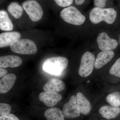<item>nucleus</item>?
<instances>
[{
  "instance_id": "nucleus-1",
  "label": "nucleus",
  "mask_w": 120,
  "mask_h": 120,
  "mask_svg": "<svg viewBox=\"0 0 120 120\" xmlns=\"http://www.w3.org/2000/svg\"><path fill=\"white\" fill-rule=\"evenodd\" d=\"M68 60L64 57H53L47 58L43 62L42 70L51 75H60L68 66Z\"/></svg>"
},
{
  "instance_id": "nucleus-2",
  "label": "nucleus",
  "mask_w": 120,
  "mask_h": 120,
  "mask_svg": "<svg viewBox=\"0 0 120 120\" xmlns=\"http://www.w3.org/2000/svg\"><path fill=\"white\" fill-rule=\"evenodd\" d=\"M116 17V12L111 8H103L95 7L91 10L90 15L91 22L95 24L102 21L111 24L115 21Z\"/></svg>"
},
{
  "instance_id": "nucleus-3",
  "label": "nucleus",
  "mask_w": 120,
  "mask_h": 120,
  "mask_svg": "<svg viewBox=\"0 0 120 120\" xmlns=\"http://www.w3.org/2000/svg\"><path fill=\"white\" fill-rule=\"evenodd\" d=\"M10 48L15 53L24 55H32L38 51L34 42L28 39H19L15 41L11 45Z\"/></svg>"
},
{
  "instance_id": "nucleus-4",
  "label": "nucleus",
  "mask_w": 120,
  "mask_h": 120,
  "mask_svg": "<svg viewBox=\"0 0 120 120\" xmlns=\"http://www.w3.org/2000/svg\"><path fill=\"white\" fill-rule=\"evenodd\" d=\"M60 16L67 22L75 26H80L86 20V17L75 7L65 8L60 12Z\"/></svg>"
},
{
  "instance_id": "nucleus-5",
  "label": "nucleus",
  "mask_w": 120,
  "mask_h": 120,
  "mask_svg": "<svg viewBox=\"0 0 120 120\" xmlns=\"http://www.w3.org/2000/svg\"><path fill=\"white\" fill-rule=\"evenodd\" d=\"M94 55L90 52H86L82 56L78 73L82 77H87L92 73L94 67Z\"/></svg>"
},
{
  "instance_id": "nucleus-6",
  "label": "nucleus",
  "mask_w": 120,
  "mask_h": 120,
  "mask_svg": "<svg viewBox=\"0 0 120 120\" xmlns=\"http://www.w3.org/2000/svg\"><path fill=\"white\" fill-rule=\"evenodd\" d=\"M23 8L32 21L38 22L41 19L43 11L40 5L34 0H28L22 4Z\"/></svg>"
},
{
  "instance_id": "nucleus-7",
  "label": "nucleus",
  "mask_w": 120,
  "mask_h": 120,
  "mask_svg": "<svg viewBox=\"0 0 120 120\" xmlns=\"http://www.w3.org/2000/svg\"><path fill=\"white\" fill-rule=\"evenodd\" d=\"M62 112L65 117L67 118L72 119L79 116L81 112L75 95L71 97L68 102L64 105Z\"/></svg>"
},
{
  "instance_id": "nucleus-8",
  "label": "nucleus",
  "mask_w": 120,
  "mask_h": 120,
  "mask_svg": "<svg viewBox=\"0 0 120 120\" xmlns=\"http://www.w3.org/2000/svg\"><path fill=\"white\" fill-rule=\"evenodd\" d=\"M99 48L102 51H112L118 46L117 41L110 38L105 32L99 34L97 39Z\"/></svg>"
},
{
  "instance_id": "nucleus-9",
  "label": "nucleus",
  "mask_w": 120,
  "mask_h": 120,
  "mask_svg": "<svg viewBox=\"0 0 120 120\" xmlns=\"http://www.w3.org/2000/svg\"><path fill=\"white\" fill-rule=\"evenodd\" d=\"M38 98L46 106L52 107L61 100L62 96L58 93L45 91L39 94Z\"/></svg>"
},
{
  "instance_id": "nucleus-10",
  "label": "nucleus",
  "mask_w": 120,
  "mask_h": 120,
  "mask_svg": "<svg viewBox=\"0 0 120 120\" xmlns=\"http://www.w3.org/2000/svg\"><path fill=\"white\" fill-rule=\"evenodd\" d=\"M22 59L13 55L2 56L0 57V67L2 68H17L22 64Z\"/></svg>"
},
{
  "instance_id": "nucleus-11",
  "label": "nucleus",
  "mask_w": 120,
  "mask_h": 120,
  "mask_svg": "<svg viewBox=\"0 0 120 120\" xmlns=\"http://www.w3.org/2000/svg\"><path fill=\"white\" fill-rule=\"evenodd\" d=\"M65 87V84L62 80L56 78H52L45 83L43 86V90L45 91L58 93L64 90Z\"/></svg>"
},
{
  "instance_id": "nucleus-12",
  "label": "nucleus",
  "mask_w": 120,
  "mask_h": 120,
  "mask_svg": "<svg viewBox=\"0 0 120 120\" xmlns=\"http://www.w3.org/2000/svg\"><path fill=\"white\" fill-rule=\"evenodd\" d=\"M21 34L18 32H5L0 34V47L11 46L13 42L19 40Z\"/></svg>"
},
{
  "instance_id": "nucleus-13",
  "label": "nucleus",
  "mask_w": 120,
  "mask_h": 120,
  "mask_svg": "<svg viewBox=\"0 0 120 120\" xmlns=\"http://www.w3.org/2000/svg\"><path fill=\"white\" fill-rule=\"evenodd\" d=\"M16 79L15 74L9 73L2 77L0 80V93L5 94L9 91L14 86Z\"/></svg>"
},
{
  "instance_id": "nucleus-14",
  "label": "nucleus",
  "mask_w": 120,
  "mask_h": 120,
  "mask_svg": "<svg viewBox=\"0 0 120 120\" xmlns=\"http://www.w3.org/2000/svg\"><path fill=\"white\" fill-rule=\"evenodd\" d=\"M114 55L112 51H102L99 53L95 62V68L98 69L103 67L112 59Z\"/></svg>"
},
{
  "instance_id": "nucleus-15",
  "label": "nucleus",
  "mask_w": 120,
  "mask_h": 120,
  "mask_svg": "<svg viewBox=\"0 0 120 120\" xmlns=\"http://www.w3.org/2000/svg\"><path fill=\"white\" fill-rule=\"evenodd\" d=\"M77 105L80 112L84 115H87L90 112L91 106L88 101L81 92H78L76 96Z\"/></svg>"
},
{
  "instance_id": "nucleus-16",
  "label": "nucleus",
  "mask_w": 120,
  "mask_h": 120,
  "mask_svg": "<svg viewBox=\"0 0 120 120\" xmlns=\"http://www.w3.org/2000/svg\"><path fill=\"white\" fill-rule=\"evenodd\" d=\"M99 112L103 118L109 120L114 119L120 113V107L105 105L100 108Z\"/></svg>"
},
{
  "instance_id": "nucleus-17",
  "label": "nucleus",
  "mask_w": 120,
  "mask_h": 120,
  "mask_svg": "<svg viewBox=\"0 0 120 120\" xmlns=\"http://www.w3.org/2000/svg\"><path fill=\"white\" fill-rule=\"evenodd\" d=\"M13 25L9 17L7 12L1 10L0 11V28L2 30H12Z\"/></svg>"
},
{
  "instance_id": "nucleus-18",
  "label": "nucleus",
  "mask_w": 120,
  "mask_h": 120,
  "mask_svg": "<svg viewBox=\"0 0 120 120\" xmlns=\"http://www.w3.org/2000/svg\"><path fill=\"white\" fill-rule=\"evenodd\" d=\"M44 115L47 120H65L63 112L56 107L48 109L44 113Z\"/></svg>"
},
{
  "instance_id": "nucleus-19",
  "label": "nucleus",
  "mask_w": 120,
  "mask_h": 120,
  "mask_svg": "<svg viewBox=\"0 0 120 120\" xmlns=\"http://www.w3.org/2000/svg\"><path fill=\"white\" fill-rule=\"evenodd\" d=\"M8 10L9 13L15 19H19L23 12V9L17 2H12L8 6Z\"/></svg>"
},
{
  "instance_id": "nucleus-20",
  "label": "nucleus",
  "mask_w": 120,
  "mask_h": 120,
  "mask_svg": "<svg viewBox=\"0 0 120 120\" xmlns=\"http://www.w3.org/2000/svg\"><path fill=\"white\" fill-rule=\"evenodd\" d=\"M106 101L112 106L119 107L120 106V92L116 91L107 95Z\"/></svg>"
},
{
  "instance_id": "nucleus-21",
  "label": "nucleus",
  "mask_w": 120,
  "mask_h": 120,
  "mask_svg": "<svg viewBox=\"0 0 120 120\" xmlns=\"http://www.w3.org/2000/svg\"><path fill=\"white\" fill-rule=\"evenodd\" d=\"M110 75L120 77V58H118L113 65L109 71Z\"/></svg>"
},
{
  "instance_id": "nucleus-22",
  "label": "nucleus",
  "mask_w": 120,
  "mask_h": 120,
  "mask_svg": "<svg viewBox=\"0 0 120 120\" xmlns=\"http://www.w3.org/2000/svg\"><path fill=\"white\" fill-rule=\"evenodd\" d=\"M11 107L10 105L6 103H0V116L10 113Z\"/></svg>"
},
{
  "instance_id": "nucleus-23",
  "label": "nucleus",
  "mask_w": 120,
  "mask_h": 120,
  "mask_svg": "<svg viewBox=\"0 0 120 120\" xmlns=\"http://www.w3.org/2000/svg\"><path fill=\"white\" fill-rule=\"evenodd\" d=\"M56 4L60 7H66L72 4L73 0H54Z\"/></svg>"
},
{
  "instance_id": "nucleus-24",
  "label": "nucleus",
  "mask_w": 120,
  "mask_h": 120,
  "mask_svg": "<svg viewBox=\"0 0 120 120\" xmlns=\"http://www.w3.org/2000/svg\"><path fill=\"white\" fill-rule=\"evenodd\" d=\"M0 120H19L16 116L12 114L0 116Z\"/></svg>"
},
{
  "instance_id": "nucleus-25",
  "label": "nucleus",
  "mask_w": 120,
  "mask_h": 120,
  "mask_svg": "<svg viewBox=\"0 0 120 120\" xmlns=\"http://www.w3.org/2000/svg\"><path fill=\"white\" fill-rule=\"evenodd\" d=\"M107 0H94L95 6L98 8H102L105 7Z\"/></svg>"
},
{
  "instance_id": "nucleus-26",
  "label": "nucleus",
  "mask_w": 120,
  "mask_h": 120,
  "mask_svg": "<svg viewBox=\"0 0 120 120\" xmlns=\"http://www.w3.org/2000/svg\"><path fill=\"white\" fill-rule=\"evenodd\" d=\"M8 71L4 68H0V77H4L7 75Z\"/></svg>"
},
{
  "instance_id": "nucleus-27",
  "label": "nucleus",
  "mask_w": 120,
  "mask_h": 120,
  "mask_svg": "<svg viewBox=\"0 0 120 120\" xmlns=\"http://www.w3.org/2000/svg\"><path fill=\"white\" fill-rule=\"evenodd\" d=\"M85 0H75L76 4L77 5H80L82 4Z\"/></svg>"
},
{
  "instance_id": "nucleus-28",
  "label": "nucleus",
  "mask_w": 120,
  "mask_h": 120,
  "mask_svg": "<svg viewBox=\"0 0 120 120\" xmlns=\"http://www.w3.org/2000/svg\"><path fill=\"white\" fill-rule=\"evenodd\" d=\"M90 82V81L89 80H88V81H87V83H89V82Z\"/></svg>"
},
{
  "instance_id": "nucleus-29",
  "label": "nucleus",
  "mask_w": 120,
  "mask_h": 120,
  "mask_svg": "<svg viewBox=\"0 0 120 120\" xmlns=\"http://www.w3.org/2000/svg\"></svg>"
}]
</instances>
